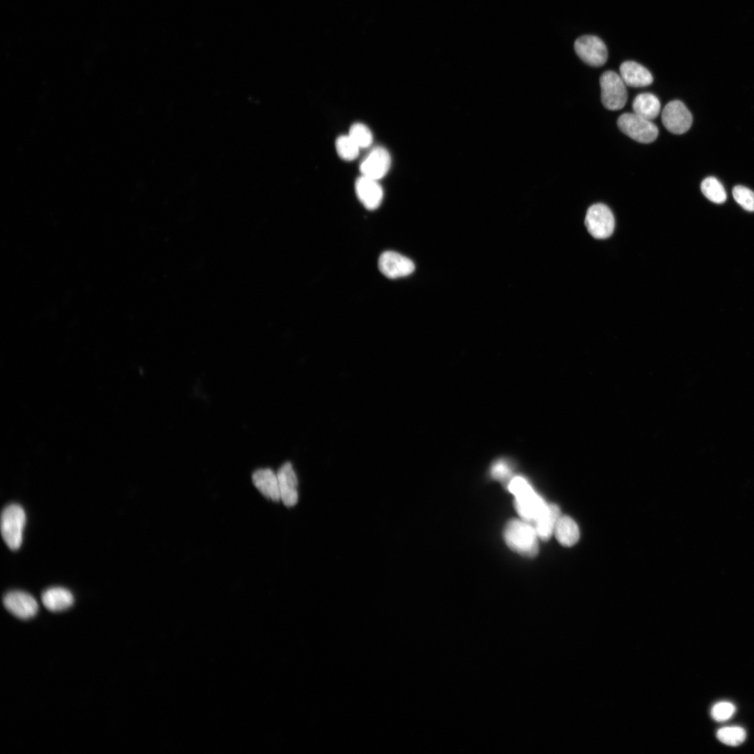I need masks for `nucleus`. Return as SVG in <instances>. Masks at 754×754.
<instances>
[{"instance_id": "f257e3e1", "label": "nucleus", "mask_w": 754, "mask_h": 754, "mask_svg": "<svg viewBox=\"0 0 754 754\" xmlns=\"http://www.w3.org/2000/svg\"><path fill=\"white\" fill-rule=\"evenodd\" d=\"M508 488L515 497V509L520 518L534 524L545 511L546 502L522 477L511 479Z\"/></svg>"}, {"instance_id": "f03ea898", "label": "nucleus", "mask_w": 754, "mask_h": 754, "mask_svg": "<svg viewBox=\"0 0 754 754\" xmlns=\"http://www.w3.org/2000/svg\"><path fill=\"white\" fill-rule=\"evenodd\" d=\"M504 538L510 549L524 556L533 557L538 552V536L533 524L522 519L510 520Z\"/></svg>"}, {"instance_id": "7ed1b4c3", "label": "nucleus", "mask_w": 754, "mask_h": 754, "mask_svg": "<svg viewBox=\"0 0 754 754\" xmlns=\"http://www.w3.org/2000/svg\"><path fill=\"white\" fill-rule=\"evenodd\" d=\"M26 521V513L18 504H10L2 512V536L6 543L13 550H17L22 546Z\"/></svg>"}, {"instance_id": "20e7f679", "label": "nucleus", "mask_w": 754, "mask_h": 754, "mask_svg": "<svg viewBox=\"0 0 754 754\" xmlns=\"http://www.w3.org/2000/svg\"><path fill=\"white\" fill-rule=\"evenodd\" d=\"M602 101L604 106L611 111L624 108L627 102L626 84L616 72L608 71L600 79Z\"/></svg>"}, {"instance_id": "39448f33", "label": "nucleus", "mask_w": 754, "mask_h": 754, "mask_svg": "<svg viewBox=\"0 0 754 754\" xmlns=\"http://www.w3.org/2000/svg\"><path fill=\"white\" fill-rule=\"evenodd\" d=\"M618 125L623 133L639 143H652L659 135L657 127L651 120L635 113L623 114L618 119Z\"/></svg>"}, {"instance_id": "423d86ee", "label": "nucleus", "mask_w": 754, "mask_h": 754, "mask_svg": "<svg viewBox=\"0 0 754 754\" xmlns=\"http://www.w3.org/2000/svg\"><path fill=\"white\" fill-rule=\"evenodd\" d=\"M585 224L593 237L600 240L607 239L614 232L615 218L607 206L597 204L588 209Z\"/></svg>"}, {"instance_id": "0eeeda50", "label": "nucleus", "mask_w": 754, "mask_h": 754, "mask_svg": "<svg viewBox=\"0 0 754 754\" xmlns=\"http://www.w3.org/2000/svg\"><path fill=\"white\" fill-rule=\"evenodd\" d=\"M575 51L579 58L590 66L600 67L608 60V49L605 43L598 37L585 35L575 42Z\"/></svg>"}, {"instance_id": "6e6552de", "label": "nucleus", "mask_w": 754, "mask_h": 754, "mask_svg": "<svg viewBox=\"0 0 754 754\" xmlns=\"http://www.w3.org/2000/svg\"><path fill=\"white\" fill-rule=\"evenodd\" d=\"M664 127L671 133L682 134L691 127L693 117L687 106L680 101L669 102L661 115Z\"/></svg>"}, {"instance_id": "1a4fd4ad", "label": "nucleus", "mask_w": 754, "mask_h": 754, "mask_svg": "<svg viewBox=\"0 0 754 754\" xmlns=\"http://www.w3.org/2000/svg\"><path fill=\"white\" fill-rule=\"evenodd\" d=\"M391 164L390 152L383 147H377L362 160L360 170L363 176L378 180L387 174Z\"/></svg>"}, {"instance_id": "9d476101", "label": "nucleus", "mask_w": 754, "mask_h": 754, "mask_svg": "<svg viewBox=\"0 0 754 754\" xmlns=\"http://www.w3.org/2000/svg\"><path fill=\"white\" fill-rule=\"evenodd\" d=\"M3 604L8 611L22 620L34 618L39 611L36 600L29 593L22 591L8 593L3 599Z\"/></svg>"}, {"instance_id": "9b49d317", "label": "nucleus", "mask_w": 754, "mask_h": 754, "mask_svg": "<svg viewBox=\"0 0 754 754\" xmlns=\"http://www.w3.org/2000/svg\"><path fill=\"white\" fill-rule=\"evenodd\" d=\"M379 268L387 278L396 279L411 275L415 270V265L408 257L389 251L380 257Z\"/></svg>"}, {"instance_id": "f8f14e48", "label": "nucleus", "mask_w": 754, "mask_h": 754, "mask_svg": "<svg viewBox=\"0 0 754 754\" xmlns=\"http://www.w3.org/2000/svg\"><path fill=\"white\" fill-rule=\"evenodd\" d=\"M281 501L287 507L296 506L298 502V481L290 462L284 463L277 472Z\"/></svg>"}, {"instance_id": "ddd939ff", "label": "nucleus", "mask_w": 754, "mask_h": 754, "mask_svg": "<svg viewBox=\"0 0 754 754\" xmlns=\"http://www.w3.org/2000/svg\"><path fill=\"white\" fill-rule=\"evenodd\" d=\"M355 186L357 197L367 209L374 211L379 208L384 193L377 180L362 175L356 180Z\"/></svg>"}, {"instance_id": "4468645a", "label": "nucleus", "mask_w": 754, "mask_h": 754, "mask_svg": "<svg viewBox=\"0 0 754 754\" xmlns=\"http://www.w3.org/2000/svg\"><path fill=\"white\" fill-rule=\"evenodd\" d=\"M252 482L256 488L268 499L281 501L278 474L270 468H262L252 474Z\"/></svg>"}, {"instance_id": "2eb2a0df", "label": "nucleus", "mask_w": 754, "mask_h": 754, "mask_svg": "<svg viewBox=\"0 0 754 754\" xmlns=\"http://www.w3.org/2000/svg\"><path fill=\"white\" fill-rule=\"evenodd\" d=\"M620 77L628 86L643 88L653 83V77L650 72L643 65L634 62L623 63L620 68Z\"/></svg>"}, {"instance_id": "dca6fc26", "label": "nucleus", "mask_w": 754, "mask_h": 754, "mask_svg": "<svg viewBox=\"0 0 754 754\" xmlns=\"http://www.w3.org/2000/svg\"><path fill=\"white\" fill-rule=\"evenodd\" d=\"M44 606L52 612H61L68 609L74 602L70 591L63 588H53L46 591L42 597Z\"/></svg>"}, {"instance_id": "f3484780", "label": "nucleus", "mask_w": 754, "mask_h": 754, "mask_svg": "<svg viewBox=\"0 0 754 754\" xmlns=\"http://www.w3.org/2000/svg\"><path fill=\"white\" fill-rule=\"evenodd\" d=\"M561 516L559 508L556 505H547L543 513L534 524L539 538L547 540L552 536Z\"/></svg>"}, {"instance_id": "a211bd4d", "label": "nucleus", "mask_w": 754, "mask_h": 754, "mask_svg": "<svg viewBox=\"0 0 754 754\" xmlns=\"http://www.w3.org/2000/svg\"><path fill=\"white\" fill-rule=\"evenodd\" d=\"M554 534L557 540L564 546L575 545L580 538L579 529L574 520L568 516H561L554 528Z\"/></svg>"}, {"instance_id": "6ab92c4d", "label": "nucleus", "mask_w": 754, "mask_h": 754, "mask_svg": "<svg viewBox=\"0 0 754 754\" xmlns=\"http://www.w3.org/2000/svg\"><path fill=\"white\" fill-rule=\"evenodd\" d=\"M633 110L636 114L652 121L659 115L661 103L655 95L643 93L634 100Z\"/></svg>"}, {"instance_id": "aec40b11", "label": "nucleus", "mask_w": 754, "mask_h": 754, "mask_svg": "<svg viewBox=\"0 0 754 754\" xmlns=\"http://www.w3.org/2000/svg\"><path fill=\"white\" fill-rule=\"evenodd\" d=\"M701 191L710 202L721 204L727 199V195L722 184L715 177H709L701 184Z\"/></svg>"}, {"instance_id": "412c9836", "label": "nucleus", "mask_w": 754, "mask_h": 754, "mask_svg": "<svg viewBox=\"0 0 754 754\" xmlns=\"http://www.w3.org/2000/svg\"><path fill=\"white\" fill-rule=\"evenodd\" d=\"M716 737L724 744L737 746L744 741L746 733L744 729L740 727H725L718 730Z\"/></svg>"}, {"instance_id": "4be33fe9", "label": "nucleus", "mask_w": 754, "mask_h": 754, "mask_svg": "<svg viewBox=\"0 0 754 754\" xmlns=\"http://www.w3.org/2000/svg\"><path fill=\"white\" fill-rule=\"evenodd\" d=\"M335 146L338 155L345 161H353L359 154V146L348 135L339 136Z\"/></svg>"}, {"instance_id": "5701e85b", "label": "nucleus", "mask_w": 754, "mask_h": 754, "mask_svg": "<svg viewBox=\"0 0 754 754\" xmlns=\"http://www.w3.org/2000/svg\"><path fill=\"white\" fill-rule=\"evenodd\" d=\"M348 136L360 148L369 147L373 141L372 134L369 128L360 123H355L351 126Z\"/></svg>"}, {"instance_id": "b1692460", "label": "nucleus", "mask_w": 754, "mask_h": 754, "mask_svg": "<svg viewBox=\"0 0 754 754\" xmlns=\"http://www.w3.org/2000/svg\"><path fill=\"white\" fill-rule=\"evenodd\" d=\"M732 195L735 202L745 211L754 212V193L749 188L737 185L733 188Z\"/></svg>"}, {"instance_id": "393cba45", "label": "nucleus", "mask_w": 754, "mask_h": 754, "mask_svg": "<svg viewBox=\"0 0 754 754\" xmlns=\"http://www.w3.org/2000/svg\"><path fill=\"white\" fill-rule=\"evenodd\" d=\"M736 711L735 706L729 702H720L715 704L711 710L714 720L721 722L730 719Z\"/></svg>"}, {"instance_id": "a878e982", "label": "nucleus", "mask_w": 754, "mask_h": 754, "mask_svg": "<svg viewBox=\"0 0 754 754\" xmlns=\"http://www.w3.org/2000/svg\"><path fill=\"white\" fill-rule=\"evenodd\" d=\"M511 472L509 465L503 460L497 462L492 467L491 470L492 476L495 479L500 481H508L511 479ZM511 480V479H510V481Z\"/></svg>"}]
</instances>
